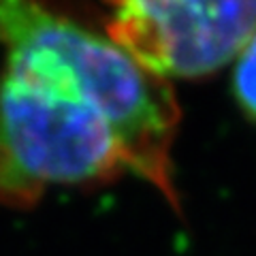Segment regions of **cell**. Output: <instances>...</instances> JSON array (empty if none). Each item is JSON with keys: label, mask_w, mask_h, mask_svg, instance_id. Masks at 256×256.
I'll use <instances>...</instances> for the list:
<instances>
[{"label": "cell", "mask_w": 256, "mask_h": 256, "mask_svg": "<svg viewBox=\"0 0 256 256\" xmlns=\"http://www.w3.org/2000/svg\"><path fill=\"white\" fill-rule=\"evenodd\" d=\"M0 205L26 210L54 188L124 173L180 210L173 82L124 50L75 0H0Z\"/></svg>", "instance_id": "obj_1"}, {"label": "cell", "mask_w": 256, "mask_h": 256, "mask_svg": "<svg viewBox=\"0 0 256 256\" xmlns=\"http://www.w3.org/2000/svg\"><path fill=\"white\" fill-rule=\"evenodd\" d=\"M109 34L152 73L198 79L256 34V0H102Z\"/></svg>", "instance_id": "obj_2"}, {"label": "cell", "mask_w": 256, "mask_h": 256, "mask_svg": "<svg viewBox=\"0 0 256 256\" xmlns=\"http://www.w3.org/2000/svg\"><path fill=\"white\" fill-rule=\"evenodd\" d=\"M235 94L242 109L256 120V34L235 60Z\"/></svg>", "instance_id": "obj_3"}]
</instances>
